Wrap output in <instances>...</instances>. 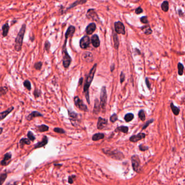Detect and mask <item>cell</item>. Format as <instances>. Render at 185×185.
Wrapping results in <instances>:
<instances>
[{
	"instance_id": "d6986e66",
	"label": "cell",
	"mask_w": 185,
	"mask_h": 185,
	"mask_svg": "<svg viewBox=\"0 0 185 185\" xmlns=\"http://www.w3.org/2000/svg\"><path fill=\"white\" fill-rule=\"evenodd\" d=\"M13 109H14V107H12L8 108V109H7L6 110L1 112V113H0V121H2L3 119H5L10 113H11Z\"/></svg>"
},
{
	"instance_id": "60d3db41",
	"label": "cell",
	"mask_w": 185,
	"mask_h": 185,
	"mask_svg": "<svg viewBox=\"0 0 185 185\" xmlns=\"http://www.w3.org/2000/svg\"><path fill=\"white\" fill-rule=\"evenodd\" d=\"M42 66V62L39 61L38 62H36V63L34 64V68L37 70H41Z\"/></svg>"
},
{
	"instance_id": "44dd1931",
	"label": "cell",
	"mask_w": 185,
	"mask_h": 185,
	"mask_svg": "<svg viewBox=\"0 0 185 185\" xmlns=\"http://www.w3.org/2000/svg\"><path fill=\"white\" fill-rule=\"evenodd\" d=\"M42 116H43V115L41 114L40 113V112L34 111H33L31 114H29L28 116L26 117V118H27V120L28 121H32L33 119L35 117H42Z\"/></svg>"
},
{
	"instance_id": "d6a6232c",
	"label": "cell",
	"mask_w": 185,
	"mask_h": 185,
	"mask_svg": "<svg viewBox=\"0 0 185 185\" xmlns=\"http://www.w3.org/2000/svg\"><path fill=\"white\" fill-rule=\"evenodd\" d=\"M161 8L164 12H168L169 9V3L168 1H164L161 5Z\"/></svg>"
},
{
	"instance_id": "11a10c76",
	"label": "cell",
	"mask_w": 185,
	"mask_h": 185,
	"mask_svg": "<svg viewBox=\"0 0 185 185\" xmlns=\"http://www.w3.org/2000/svg\"><path fill=\"white\" fill-rule=\"evenodd\" d=\"M179 15H180V16H181V17H182V16H183V13H182V11H181V10H179Z\"/></svg>"
},
{
	"instance_id": "4fadbf2b",
	"label": "cell",
	"mask_w": 185,
	"mask_h": 185,
	"mask_svg": "<svg viewBox=\"0 0 185 185\" xmlns=\"http://www.w3.org/2000/svg\"><path fill=\"white\" fill-rule=\"evenodd\" d=\"M146 137V134L143 133H140L137 135H135L131 136L129 140L131 142L133 143H136L137 142L140 141L142 139H143Z\"/></svg>"
},
{
	"instance_id": "7bdbcfd3",
	"label": "cell",
	"mask_w": 185,
	"mask_h": 185,
	"mask_svg": "<svg viewBox=\"0 0 185 185\" xmlns=\"http://www.w3.org/2000/svg\"><path fill=\"white\" fill-rule=\"evenodd\" d=\"M8 92V88L7 87H2L0 88V96L6 94Z\"/></svg>"
},
{
	"instance_id": "ee69618b",
	"label": "cell",
	"mask_w": 185,
	"mask_h": 185,
	"mask_svg": "<svg viewBox=\"0 0 185 185\" xmlns=\"http://www.w3.org/2000/svg\"><path fill=\"white\" fill-rule=\"evenodd\" d=\"M139 149L141 151H145L149 149V147L148 146H144L143 144H140L139 146Z\"/></svg>"
},
{
	"instance_id": "f35d334b",
	"label": "cell",
	"mask_w": 185,
	"mask_h": 185,
	"mask_svg": "<svg viewBox=\"0 0 185 185\" xmlns=\"http://www.w3.org/2000/svg\"><path fill=\"white\" fill-rule=\"evenodd\" d=\"M110 120L112 123H115L116 121H117L118 120L117 115L116 114H112L110 117Z\"/></svg>"
},
{
	"instance_id": "f5cc1de1",
	"label": "cell",
	"mask_w": 185,
	"mask_h": 185,
	"mask_svg": "<svg viewBox=\"0 0 185 185\" xmlns=\"http://www.w3.org/2000/svg\"><path fill=\"white\" fill-rule=\"evenodd\" d=\"M114 69H115V64H112L111 66V67H110V71H111V72H113L114 70Z\"/></svg>"
},
{
	"instance_id": "4316f807",
	"label": "cell",
	"mask_w": 185,
	"mask_h": 185,
	"mask_svg": "<svg viewBox=\"0 0 185 185\" xmlns=\"http://www.w3.org/2000/svg\"><path fill=\"white\" fill-rule=\"evenodd\" d=\"M31 144V142L28 139L26 138H22L20 141V146L21 148L24 147L25 145H29Z\"/></svg>"
},
{
	"instance_id": "4dcf8cb0",
	"label": "cell",
	"mask_w": 185,
	"mask_h": 185,
	"mask_svg": "<svg viewBox=\"0 0 185 185\" xmlns=\"http://www.w3.org/2000/svg\"><path fill=\"white\" fill-rule=\"evenodd\" d=\"M134 118V115L132 113H128L125 115L124 120L126 122H131Z\"/></svg>"
},
{
	"instance_id": "7dc6e473",
	"label": "cell",
	"mask_w": 185,
	"mask_h": 185,
	"mask_svg": "<svg viewBox=\"0 0 185 185\" xmlns=\"http://www.w3.org/2000/svg\"><path fill=\"white\" fill-rule=\"evenodd\" d=\"M51 47V44L48 41H47L45 42V48L46 51H49V48Z\"/></svg>"
},
{
	"instance_id": "1f68e13d",
	"label": "cell",
	"mask_w": 185,
	"mask_h": 185,
	"mask_svg": "<svg viewBox=\"0 0 185 185\" xmlns=\"http://www.w3.org/2000/svg\"><path fill=\"white\" fill-rule=\"evenodd\" d=\"M113 39H114V41L115 48L116 49H118V47H119V40H118L117 35L116 34H115L114 32H113Z\"/></svg>"
},
{
	"instance_id": "bcb514c9",
	"label": "cell",
	"mask_w": 185,
	"mask_h": 185,
	"mask_svg": "<svg viewBox=\"0 0 185 185\" xmlns=\"http://www.w3.org/2000/svg\"><path fill=\"white\" fill-rule=\"evenodd\" d=\"M125 78V74L123 72H122L121 74H120V82L121 84L123 83V82L124 81Z\"/></svg>"
},
{
	"instance_id": "8992f818",
	"label": "cell",
	"mask_w": 185,
	"mask_h": 185,
	"mask_svg": "<svg viewBox=\"0 0 185 185\" xmlns=\"http://www.w3.org/2000/svg\"><path fill=\"white\" fill-rule=\"evenodd\" d=\"M107 102V93L105 86H103L101 88L100 95V105L103 109H105Z\"/></svg>"
},
{
	"instance_id": "9c48e42d",
	"label": "cell",
	"mask_w": 185,
	"mask_h": 185,
	"mask_svg": "<svg viewBox=\"0 0 185 185\" xmlns=\"http://www.w3.org/2000/svg\"><path fill=\"white\" fill-rule=\"evenodd\" d=\"M86 17L92 21H98L99 20L98 16L94 9H89L88 10L86 13Z\"/></svg>"
},
{
	"instance_id": "9a60e30c",
	"label": "cell",
	"mask_w": 185,
	"mask_h": 185,
	"mask_svg": "<svg viewBox=\"0 0 185 185\" xmlns=\"http://www.w3.org/2000/svg\"><path fill=\"white\" fill-rule=\"evenodd\" d=\"M47 143H48V138L47 136H45L43 137L42 140L41 142H39L34 145V149L42 148L45 146L47 144Z\"/></svg>"
},
{
	"instance_id": "74e56055",
	"label": "cell",
	"mask_w": 185,
	"mask_h": 185,
	"mask_svg": "<svg viewBox=\"0 0 185 185\" xmlns=\"http://www.w3.org/2000/svg\"><path fill=\"white\" fill-rule=\"evenodd\" d=\"M154 121V120L153 118H152V119H151V120H148V121H147V122H146V123H145V124L143 125V127H142V130L146 129V128H147L149 126V125L151 123H153Z\"/></svg>"
},
{
	"instance_id": "b9f144b4",
	"label": "cell",
	"mask_w": 185,
	"mask_h": 185,
	"mask_svg": "<svg viewBox=\"0 0 185 185\" xmlns=\"http://www.w3.org/2000/svg\"><path fill=\"white\" fill-rule=\"evenodd\" d=\"M54 131L55 132L57 133H59V134H65V131L62 128H55L54 129Z\"/></svg>"
},
{
	"instance_id": "30bf717a",
	"label": "cell",
	"mask_w": 185,
	"mask_h": 185,
	"mask_svg": "<svg viewBox=\"0 0 185 185\" xmlns=\"http://www.w3.org/2000/svg\"><path fill=\"white\" fill-rule=\"evenodd\" d=\"M68 116L70 117V120L71 122L72 125L74 127H76L75 124H77L78 122L79 121V118H78V114L75 113V112L73 111H68Z\"/></svg>"
},
{
	"instance_id": "e575fe53",
	"label": "cell",
	"mask_w": 185,
	"mask_h": 185,
	"mask_svg": "<svg viewBox=\"0 0 185 185\" xmlns=\"http://www.w3.org/2000/svg\"><path fill=\"white\" fill-rule=\"evenodd\" d=\"M177 68H178V74L180 75H182L183 73V70H184V66L181 64V62H179L177 65Z\"/></svg>"
},
{
	"instance_id": "484cf974",
	"label": "cell",
	"mask_w": 185,
	"mask_h": 185,
	"mask_svg": "<svg viewBox=\"0 0 185 185\" xmlns=\"http://www.w3.org/2000/svg\"><path fill=\"white\" fill-rule=\"evenodd\" d=\"M87 0H77V1H75L73 3H72V5H71V6L69 7L68 8H67V10L68 9H71L72 8L74 7L77 6V5H82V4H84L86 2Z\"/></svg>"
},
{
	"instance_id": "f546056e",
	"label": "cell",
	"mask_w": 185,
	"mask_h": 185,
	"mask_svg": "<svg viewBox=\"0 0 185 185\" xmlns=\"http://www.w3.org/2000/svg\"><path fill=\"white\" fill-rule=\"evenodd\" d=\"M37 130L40 133H43V132L47 131L49 130V127L45 124H42L38 127Z\"/></svg>"
},
{
	"instance_id": "e0dca14e",
	"label": "cell",
	"mask_w": 185,
	"mask_h": 185,
	"mask_svg": "<svg viewBox=\"0 0 185 185\" xmlns=\"http://www.w3.org/2000/svg\"><path fill=\"white\" fill-rule=\"evenodd\" d=\"M91 42L92 45H93L95 48H97L100 46V40L97 35L95 34L92 36L91 37Z\"/></svg>"
},
{
	"instance_id": "ffe728a7",
	"label": "cell",
	"mask_w": 185,
	"mask_h": 185,
	"mask_svg": "<svg viewBox=\"0 0 185 185\" xmlns=\"http://www.w3.org/2000/svg\"><path fill=\"white\" fill-rule=\"evenodd\" d=\"M82 59L86 62H92L94 60L93 56L90 52H85L82 55Z\"/></svg>"
},
{
	"instance_id": "6da1fadb",
	"label": "cell",
	"mask_w": 185,
	"mask_h": 185,
	"mask_svg": "<svg viewBox=\"0 0 185 185\" xmlns=\"http://www.w3.org/2000/svg\"><path fill=\"white\" fill-rule=\"evenodd\" d=\"M97 68V64H95L91 70L89 72L88 75H87L86 78L85 84L84 85V92L85 93V96L88 104L90 103V96H89V87L92 83V81L95 77V74Z\"/></svg>"
},
{
	"instance_id": "52a82bcc",
	"label": "cell",
	"mask_w": 185,
	"mask_h": 185,
	"mask_svg": "<svg viewBox=\"0 0 185 185\" xmlns=\"http://www.w3.org/2000/svg\"><path fill=\"white\" fill-rule=\"evenodd\" d=\"M74 102L75 106L77 107L79 110L84 112H87L88 111L86 105L83 103V101L80 100L78 96H75L74 98Z\"/></svg>"
},
{
	"instance_id": "603a6c76",
	"label": "cell",
	"mask_w": 185,
	"mask_h": 185,
	"mask_svg": "<svg viewBox=\"0 0 185 185\" xmlns=\"http://www.w3.org/2000/svg\"><path fill=\"white\" fill-rule=\"evenodd\" d=\"M105 137V135L103 133H96L94 134L92 137V140L93 141H97L99 140H101L102 139H103Z\"/></svg>"
},
{
	"instance_id": "836d02e7",
	"label": "cell",
	"mask_w": 185,
	"mask_h": 185,
	"mask_svg": "<svg viewBox=\"0 0 185 185\" xmlns=\"http://www.w3.org/2000/svg\"><path fill=\"white\" fill-rule=\"evenodd\" d=\"M138 116L141 121H144L146 120V114H145V112L143 110H140V111L138 112Z\"/></svg>"
},
{
	"instance_id": "3957f363",
	"label": "cell",
	"mask_w": 185,
	"mask_h": 185,
	"mask_svg": "<svg viewBox=\"0 0 185 185\" xmlns=\"http://www.w3.org/2000/svg\"><path fill=\"white\" fill-rule=\"evenodd\" d=\"M102 151L106 154L107 156L113 159L117 160H122L124 158V155L121 151L115 149L112 150L110 148H104L102 149Z\"/></svg>"
},
{
	"instance_id": "ab89813d",
	"label": "cell",
	"mask_w": 185,
	"mask_h": 185,
	"mask_svg": "<svg viewBox=\"0 0 185 185\" xmlns=\"http://www.w3.org/2000/svg\"><path fill=\"white\" fill-rule=\"evenodd\" d=\"M27 136L29 138V140H31V141H34L35 140V137L34 135V134H33L32 132L31 131H29L28 134H27Z\"/></svg>"
},
{
	"instance_id": "5b68a950",
	"label": "cell",
	"mask_w": 185,
	"mask_h": 185,
	"mask_svg": "<svg viewBox=\"0 0 185 185\" xmlns=\"http://www.w3.org/2000/svg\"><path fill=\"white\" fill-rule=\"evenodd\" d=\"M131 161L133 170L137 173H139V171H141L140 168L141 161L139 156H138L137 155H134L133 156H131Z\"/></svg>"
},
{
	"instance_id": "7a4b0ae2",
	"label": "cell",
	"mask_w": 185,
	"mask_h": 185,
	"mask_svg": "<svg viewBox=\"0 0 185 185\" xmlns=\"http://www.w3.org/2000/svg\"><path fill=\"white\" fill-rule=\"evenodd\" d=\"M26 24L22 25L20 30L19 33L18 34L17 37H16L15 39V44L14 48L15 51H16L17 52H19L21 50L23 44V40H24L25 34L26 32Z\"/></svg>"
},
{
	"instance_id": "cb8c5ba5",
	"label": "cell",
	"mask_w": 185,
	"mask_h": 185,
	"mask_svg": "<svg viewBox=\"0 0 185 185\" xmlns=\"http://www.w3.org/2000/svg\"><path fill=\"white\" fill-rule=\"evenodd\" d=\"M2 35H3V37H7V36L8 34V32H9V25L8 23H7V24H5L4 25H3L2 26Z\"/></svg>"
},
{
	"instance_id": "d4e9b609",
	"label": "cell",
	"mask_w": 185,
	"mask_h": 185,
	"mask_svg": "<svg viewBox=\"0 0 185 185\" xmlns=\"http://www.w3.org/2000/svg\"><path fill=\"white\" fill-rule=\"evenodd\" d=\"M170 108L171 110L172 111L173 113L174 114V115L175 116H177L180 113V109L178 108L177 107L174 105V104H173V103H170Z\"/></svg>"
},
{
	"instance_id": "7c38bea8",
	"label": "cell",
	"mask_w": 185,
	"mask_h": 185,
	"mask_svg": "<svg viewBox=\"0 0 185 185\" xmlns=\"http://www.w3.org/2000/svg\"><path fill=\"white\" fill-rule=\"evenodd\" d=\"M108 123V120L105 118H103L101 117H100L98 118V122H97V127L98 129L102 130L107 127Z\"/></svg>"
},
{
	"instance_id": "9f6ffc18",
	"label": "cell",
	"mask_w": 185,
	"mask_h": 185,
	"mask_svg": "<svg viewBox=\"0 0 185 185\" xmlns=\"http://www.w3.org/2000/svg\"><path fill=\"white\" fill-rule=\"evenodd\" d=\"M3 132V128H0V135H1Z\"/></svg>"
},
{
	"instance_id": "ba28073f",
	"label": "cell",
	"mask_w": 185,
	"mask_h": 185,
	"mask_svg": "<svg viewBox=\"0 0 185 185\" xmlns=\"http://www.w3.org/2000/svg\"><path fill=\"white\" fill-rule=\"evenodd\" d=\"M115 32L119 34H123L124 35L125 34V27L123 24V23L118 21L115 23Z\"/></svg>"
},
{
	"instance_id": "277c9868",
	"label": "cell",
	"mask_w": 185,
	"mask_h": 185,
	"mask_svg": "<svg viewBox=\"0 0 185 185\" xmlns=\"http://www.w3.org/2000/svg\"><path fill=\"white\" fill-rule=\"evenodd\" d=\"M62 55H63V59H62V64H63L64 67L65 68H68L71 63L72 59L70 55L67 53L66 48L62 47Z\"/></svg>"
},
{
	"instance_id": "8d00e7d4",
	"label": "cell",
	"mask_w": 185,
	"mask_h": 185,
	"mask_svg": "<svg viewBox=\"0 0 185 185\" xmlns=\"http://www.w3.org/2000/svg\"><path fill=\"white\" fill-rule=\"evenodd\" d=\"M24 86L28 90H31V84L30 81L28 80H26L24 82Z\"/></svg>"
},
{
	"instance_id": "7402d4cb",
	"label": "cell",
	"mask_w": 185,
	"mask_h": 185,
	"mask_svg": "<svg viewBox=\"0 0 185 185\" xmlns=\"http://www.w3.org/2000/svg\"><path fill=\"white\" fill-rule=\"evenodd\" d=\"M100 103L98 101V100L97 98H96L95 101V105H94V108L93 110V113L95 115H97L99 114V112L100 111Z\"/></svg>"
},
{
	"instance_id": "83f0119b",
	"label": "cell",
	"mask_w": 185,
	"mask_h": 185,
	"mask_svg": "<svg viewBox=\"0 0 185 185\" xmlns=\"http://www.w3.org/2000/svg\"><path fill=\"white\" fill-rule=\"evenodd\" d=\"M142 30L143 31L144 33L146 34L147 35H150L152 33V30L150 28V27L149 25L148 26H144L142 28Z\"/></svg>"
},
{
	"instance_id": "8fae6325",
	"label": "cell",
	"mask_w": 185,
	"mask_h": 185,
	"mask_svg": "<svg viewBox=\"0 0 185 185\" xmlns=\"http://www.w3.org/2000/svg\"><path fill=\"white\" fill-rule=\"evenodd\" d=\"M80 47L82 49L87 48L90 44V40L87 35H85L82 37L80 40Z\"/></svg>"
},
{
	"instance_id": "c3c4849f",
	"label": "cell",
	"mask_w": 185,
	"mask_h": 185,
	"mask_svg": "<svg viewBox=\"0 0 185 185\" xmlns=\"http://www.w3.org/2000/svg\"><path fill=\"white\" fill-rule=\"evenodd\" d=\"M40 94H41V92L39 90H38V89L37 88L35 89L34 92V96L35 98H38L40 96Z\"/></svg>"
},
{
	"instance_id": "5bb4252c",
	"label": "cell",
	"mask_w": 185,
	"mask_h": 185,
	"mask_svg": "<svg viewBox=\"0 0 185 185\" xmlns=\"http://www.w3.org/2000/svg\"><path fill=\"white\" fill-rule=\"evenodd\" d=\"M11 158H12V154L11 153H6L5 155L3 160L1 161V163H0V164H1V165H2V166H7V165H8L9 163Z\"/></svg>"
},
{
	"instance_id": "f6af8a7d",
	"label": "cell",
	"mask_w": 185,
	"mask_h": 185,
	"mask_svg": "<svg viewBox=\"0 0 185 185\" xmlns=\"http://www.w3.org/2000/svg\"><path fill=\"white\" fill-rule=\"evenodd\" d=\"M140 21H141V22L143 23V24H148V22L147 17L146 16L141 17L140 19Z\"/></svg>"
},
{
	"instance_id": "f1b7e54d",
	"label": "cell",
	"mask_w": 185,
	"mask_h": 185,
	"mask_svg": "<svg viewBox=\"0 0 185 185\" xmlns=\"http://www.w3.org/2000/svg\"><path fill=\"white\" fill-rule=\"evenodd\" d=\"M129 130V128L127 126H124V125H122V126H120L116 128V129L115 130L116 131H118V132H122L123 133H127Z\"/></svg>"
},
{
	"instance_id": "d590c367",
	"label": "cell",
	"mask_w": 185,
	"mask_h": 185,
	"mask_svg": "<svg viewBox=\"0 0 185 185\" xmlns=\"http://www.w3.org/2000/svg\"><path fill=\"white\" fill-rule=\"evenodd\" d=\"M7 174L6 173L2 174L0 175V185H1L4 183L5 181L7 179Z\"/></svg>"
},
{
	"instance_id": "816d5d0a",
	"label": "cell",
	"mask_w": 185,
	"mask_h": 185,
	"mask_svg": "<svg viewBox=\"0 0 185 185\" xmlns=\"http://www.w3.org/2000/svg\"><path fill=\"white\" fill-rule=\"evenodd\" d=\"M146 84L147 87L150 90V83L149 82V81L148 78H146Z\"/></svg>"
},
{
	"instance_id": "db71d44e",
	"label": "cell",
	"mask_w": 185,
	"mask_h": 185,
	"mask_svg": "<svg viewBox=\"0 0 185 185\" xmlns=\"http://www.w3.org/2000/svg\"><path fill=\"white\" fill-rule=\"evenodd\" d=\"M82 80H83V78H80V79H79V85H81L82 82Z\"/></svg>"
},
{
	"instance_id": "ac0fdd59",
	"label": "cell",
	"mask_w": 185,
	"mask_h": 185,
	"mask_svg": "<svg viewBox=\"0 0 185 185\" xmlns=\"http://www.w3.org/2000/svg\"><path fill=\"white\" fill-rule=\"evenodd\" d=\"M75 31V28L73 26H70L67 29V31L65 33V39H68L73 36Z\"/></svg>"
},
{
	"instance_id": "f907efd6",
	"label": "cell",
	"mask_w": 185,
	"mask_h": 185,
	"mask_svg": "<svg viewBox=\"0 0 185 185\" xmlns=\"http://www.w3.org/2000/svg\"><path fill=\"white\" fill-rule=\"evenodd\" d=\"M143 12V9L142 8H141L140 7L137 8L136 10H135V13H136V14H140L141 13Z\"/></svg>"
},
{
	"instance_id": "2e32d148",
	"label": "cell",
	"mask_w": 185,
	"mask_h": 185,
	"mask_svg": "<svg viewBox=\"0 0 185 185\" xmlns=\"http://www.w3.org/2000/svg\"><path fill=\"white\" fill-rule=\"evenodd\" d=\"M96 29V25L95 23H91L87 26L86 28V32L87 34L91 35L95 31Z\"/></svg>"
},
{
	"instance_id": "681fc988",
	"label": "cell",
	"mask_w": 185,
	"mask_h": 185,
	"mask_svg": "<svg viewBox=\"0 0 185 185\" xmlns=\"http://www.w3.org/2000/svg\"><path fill=\"white\" fill-rule=\"evenodd\" d=\"M75 177V175H72V176H70L68 177V182L70 184H72L73 183V179Z\"/></svg>"
}]
</instances>
